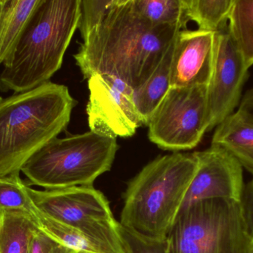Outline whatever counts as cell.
Instances as JSON below:
<instances>
[{
	"label": "cell",
	"instance_id": "1",
	"mask_svg": "<svg viewBox=\"0 0 253 253\" xmlns=\"http://www.w3.org/2000/svg\"><path fill=\"white\" fill-rule=\"evenodd\" d=\"M181 29L178 25L154 26L140 14L134 0H118L74 59L84 79L108 74L135 89L155 71Z\"/></svg>",
	"mask_w": 253,
	"mask_h": 253
},
{
	"label": "cell",
	"instance_id": "2",
	"mask_svg": "<svg viewBox=\"0 0 253 253\" xmlns=\"http://www.w3.org/2000/svg\"><path fill=\"white\" fill-rule=\"evenodd\" d=\"M75 105L67 86L50 81L0 97V177L20 174L28 159L66 129Z\"/></svg>",
	"mask_w": 253,
	"mask_h": 253
},
{
	"label": "cell",
	"instance_id": "3",
	"mask_svg": "<svg viewBox=\"0 0 253 253\" xmlns=\"http://www.w3.org/2000/svg\"><path fill=\"white\" fill-rule=\"evenodd\" d=\"M80 16L81 0H40L3 64L0 91L20 93L50 82L62 67Z\"/></svg>",
	"mask_w": 253,
	"mask_h": 253
},
{
	"label": "cell",
	"instance_id": "4",
	"mask_svg": "<svg viewBox=\"0 0 253 253\" xmlns=\"http://www.w3.org/2000/svg\"><path fill=\"white\" fill-rule=\"evenodd\" d=\"M197 166L193 153H173L146 165L128 183L120 225L144 239L165 242Z\"/></svg>",
	"mask_w": 253,
	"mask_h": 253
},
{
	"label": "cell",
	"instance_id": "5",
	"mask_svg": "<svg viewBox=\"0 0 253 253\" xmlns=\"http://www.w3.org/2000/svg\"><path fill=\"white\" fill-rule=\"evenodd\" d=\"M119 146L116 138L90 132L55 138L23 165L21 172L28 187L44 190L92 187L110 171Z\"/></svg>",
	"mask_w": 253,
	"mask_h": 253
},
{
	"label": "cell",
	"instance_id": "6",
	"mask_svg": "<svg viewBox=\"0 0 253 253\" xmlns=\"http://www.w3.org/2000/svg\"><path fill=\"white\" fill-rule=\"evenodd\" d=\"M165 245V253H253V237L242 203L223 199L182 208Z\"/></svg>",
	"mask_w": 253,
	"mask_h": 253
},
{
	"label": "cell",
	"instance_id": "7",
	"mask_svg": "<svg viewBox=\"0 0 253 253\" xmlns=\"http://www.w3.org/2000/svg\"><path fill=\"white\" fill-rule=\"evenodd\" d=\"M28 193L38 210L81 232L99 253H126L120 223L106 197L93 186L42 190L28 187Z\"/></svg>",
	"mask_w": 253,
	"mask_h": 253
},
{
	"label": "cell",
	"instance_id": "8",
	"mask_svg": "<svg viewBox=\"0 0 253 253\" xmlns=\"http://www.w3.org/2000/svg\"><path fill=\"white\" fill-rule=\"evenodd\" d=\"M207 88H169L147 124L150 141L170 151L197 147L208 130Z\"/></svg>",
	"mask_w": 253,
	"mask_h": 253
},
{
	"label": "cell",
	"instance_id": "9",
	"mask_svg": "<svg viewBox=\"0 0 253 253\" xmlns=\"http://www.w3.org/2000/svg\"><path fill=\"white\" fill-rule=\"evenodd\" d=\"M87 80L90 131L116 139L134 135L142 123L134 102L133 88L108 74H94Z\"/></svg>",
	"mask_w": 253,
	"mask_h": 253
},
{
	"label": "cell",
	"instance_id": "10",
	"mask_svg": "<svg viewBox=\"0 0 253 253\" xmlns=\"http://www.w3.org/2000/svg\"><path fill=\"white\" fill-rule=\"evenodd\" d=\"M248 77L249 69L233 43L228 26L215 33L213 68L207 88L208 132L236 112Z\"/></svg>",
	"mask_w": 253,
	"mask_h": 253
},
{
	"label": "cell",
	"instance_id": "11",
	"mask_svg": "<svg viewBox=\"0 0 253 253\" xmlns=\"http://www.w3.org/2000/svg\"><path fill=\"white\" fill-rule=\"evenodd\" d=\"M193 154L197 159V170L181 209L196 202L212 199L241 202L245 183L240 163L215 146Z\"/></svg>",
	"mask_w": 253,
	"mask_h": 253
},
{
	"label": "cell",
	"instance_id": "12",
	"mask_svg": "<svg viewBox=\"0 0 253 253\" xmlns=\"http://www.w3.org/2000/svg\"><path fill=\"white\" fill-rule=\"evenodd\" d=\"M215 33L181 30L175 39L170 87L209 84L215 56Z\"/></svg>",
	"mask_w": 253,
	"mask_h": 253
},
{
	"label": "cell",
	"instance_id": "13",
	"mask_svg": "<svg viewBox=\"0 0 253 253\" xmlns=\"http://www.w3.org/2000/svg\"><path fill=\"white\" fill-rule=\"evenodd\" d=\"M211 145L233 156L253 176V123L238 112L215 127Z\"/></svg>",
	"mask_w": 253,
	"mask_h": 253
},
{
	"label": "cell",
	"instance_id": "14",
	"mask_svg": "<svg viewBox=\"0 0 253 253\" xmlns=\"http://www.w3.org/2000/svg\"><path fill=\"white\" fill-rule=\"evenodd\" d=\"M175 39L151 75L141 86L134 89V102L142 124L147 126L153 111L170 88Z\"/></svg>",
	"mask_w": 253,
	"mask_h": 253
},
{
	"label": "cell",
	"instance_id": "15",
	"mask_svg": "<svg viewBox=\"0 0 253 253\" xmlns=\"http://www.w3.org/2000/svg\"><path fill=\"white\" fill-rule=\"evenodd\" d=\"M40 0H0V65L11 56Z\"/></svg>",
	"mask_w": 253,
	"mask_h": 253
},
{
	"label": "cell",
	"instance_id": "16",
	"mask_svg": "<svg viewBox=\"0 0 253 253\" xmlns=\"http://www.w3.org/2000/svg\"><path fill=\"white\" fill-rule=\"evenodd\" d=\"M39 230L33 215L21 211L0 213V253H31Z\"/></svg>",
	"mask_w": 253,
	"mask_h": 253
},
{
	"label": "cell",
	"instance_id": "17",
	"mask_svg": "<svg viewBox=\"0 0 253 253\" xmlns=\"http://www.w3.org/2000/svg\"><path fill=\"white\" fill-rule=\"evenodd\" d=\"M227 26L244 64L250 69L253 66V0H235Z\"/></svg>",
	"mask_w": 253,
	"mask_h": 253
},
{
	"label": "cell",
	"instance_id": "18",
	"mask_svg": "<svg viewBox=\"0 0 253 253\" xmlns=\"http://www.w3.org/2000/svg\"><path fill=\"white\" fill-rule=\"evenodd\" d=\"M235 0H184L185 14L202 31L217 33L228 25Z\"/></svg>",
	"mask_w": 253,
	"mask_h": 253
},
{
	"label": "cell",
	"instance_id": "19",
	"mask_svg": "<svg viewBox=\"0 0 253 253\" xmlns=\"http://www.w3.org/2000/svg\"><path fill=\"white\" fill-rule=\"evenodd\" d=\"M32 215L40 230L62 245L80 253H99L96 245L81 232L47 216L36 206Z\"/></svg>",
	"mask_w": 253,
	"mask_h": 253
},
{
	"label": "cell",
	"instance_id": "20",
	"mask_svg": "<svg viewBox=\"0 0 253 253\" xmlns=\"http://www.w3.org/2000/svg\"><path fill=\"white\" fill-rule=\"evenodd\" d=\"M140 14L154 25H178L185 27L189 22L184 0H134Z\"/></svg>",
	"mask_w": 253,
	"mask_h": 253
},
{
	"label": "cell",
	"instance_id": "21",
	"mask_svg": "<svg viewBox=\"0 0 253 253\" xmlns=\"http://www.w3.org/2000/svg\"><path fill=\"white\" fill-rule=\"evenodd\" d=\"M35 209L28 193V186L20 174L0 177V213L21 211L32 215Z\"/></svg>",
	"mask_w": 253,
	"mask_h": 253
},
{
	"label": "cell",
	"instance_id": "22",
	"mask_svg": "<svg viewBox=\"0 0 253 253\" xmlns=\"http://www.w3.org/2000/svg\"><path fill=\"white\" fill-rule=\"evenodd\" d=\"M118 0H81V16L78 28L83 41L105 20Z\"/></svg>",
	"mask_w": 253,
	"mask_h": 253
},
{
	"label": "cell",
	"instance_id": "23",
	"mask_svg": "<svg viewBox=\"0 0 253 253\" xmlns=\"http://www.w3.org/2000/svg\"><path fill=\"white\" fill-rule=\"evenodd\" d=\"M120 233L126 253H165V242L140 237L120 224Z\"/></svg>",
	"mask_w": 253,
	"mask_h": 253
},
{
	"label": "cell",
	"instance_id": "24",
	"mask_svg": "<svg viewBox=\"0 0 253 253\" xmlns=\"http://www.w3.org/2000/svg\"><path fill=\"white\" fill-rule=\"evenodd\" d=\"M31 253H79L39 229L33 239Z\"/></svg>",
	"mask_w": 253,
	"mask_h": 253
},
{
	"label": "cell",
	"instance_id": "25",
	"mask_svg": "<svg viewBox=\"0 0 253 253\" xmlns=\"http://www.w3.org/2000/svg\"><path fill=\"white\" fill-rule=\"evenodd\" d=\"M241 203L248 227L253 237V176L248 184H245Z\"/></svg>",
	"mask_w": 253,
	"mask_h": 253
},
{
	"label": "cell",
	"instance_id": "26",
	"mask_svg": "<svg viewBox=\"0 0 253 253\" xmlns=\"http://www.w3.org/2000/svg\"><path fill=\"white\" fill-rule=\"evenodd\" d=\"M236 112L253 123V88L242 97Z\"/></svg>",
	"mask_w": 253,
	"mask_h": 253
},
{
	"label": "cell",
	"instance_id": "27",
	"mask_svg": "<svg viewBox=\"0 0 253 253\" xmlns=\"http://www.w3.org/2000/svg\"></svg>",
	"mask_w": 253,
	"mask_h": 253
},
{
	"label": "cell",
	"instance_id": "28",
	"mask_svg": "<svg viewBox=\"0 0 253 253\" xmlns=\"http://www.w3.org/2000/svg\"></svg>",
	"mask_w": 253,
	"mask_h": 253
}]
</instances>
